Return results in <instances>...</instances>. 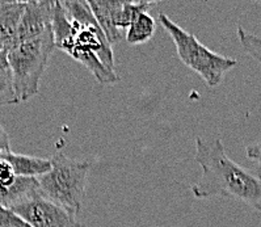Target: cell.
Listing matches in <instances>:
<instances>
[{"label": "cell", "instance_id": "1", "mask_svg": "<svg viewBox=\"0 0 261 227\" xmlns=\"http://www.w3.org/2000/svg\"><path fill=\"white\" fill-rule=\"evenodd\" d=\"M56 47L83 65L98 83L113 84L120 80L114 68L111 42L84 0L56 2L53 17Z\"/></svg>", "mask_w": 261, "mask_h": 227}, {"label": "cell", "instance_id": "2", "mask_svg": "<svg viewBox=\"0 0 261 227\" xmlns=\"http://www.w3.org/2000/svg\"><path fill=\"white\" fill-rule=\"evenodd\" d=\"M194 159L202 168L200 180L191 188L197 198L237 199L261 213V173L233 162L219 138H196Z\"/></svg>", "mask_w": 261, "mask_h": 227}, {"label": "cell", "instance_id": "3", "mask_svg": "<svg viewBox=\"0 0 261 227\" xmlns=\"http://www.w3.org/2000/svg\"><path fill=\"white\" fill-rule=\"evenodd\" d=\"M50 162L51 169L38 178L41 193L76 215L82 210L86 196L89 163L71 159L62 153L54 154Z\"/></svg>", "mask_w": 261, "mask_h": 227}, {"label": "cell", "instance_id": "4", "mask_svg": "<svg viewBox=\"0 0 261 227\" xmlns=\"http://www.w3.org/2000/svg\"><path fill=\"white\" fill-rule=\"evenodd\" d=\"M53 28L37 38L17 43L8 54L15 91L20 103L28 102L40 91L42 75L56 50Z\"/></svg>", "mask_w": 261, "mask_h": 227}, {"label": "cell", "instance_id": "5", "mask_svg": "<svg viewBox=\"0 0 261 227\" xmlns=\"http://www.w3.org/2000/svg\"><path fill=\"white\" fill-rule=\"evenodd\" d=\"M159 21L172 38L178 58L200 75L209 87H218L228 71L237 66V59L221 56L206 47L194 34L182 29L166 13H160Z\"/></svg>", "mask_w": 261, "mask_h": 227}, {"label": "cell", "instance_id": "6", "mask_svg": "<svg viewBox=\"0 0 261 227\" xmlns=\"http://www.w3.org/2000/svg\"><path fill=\"white\" fill-rule=\"evenodd\" d=\"M93 16L101 27L111 45L122 38V31L130 27L137 16L147 12L155 3L151 2H98L88 0Z\"/></svg>", "mask_w": 261, "mask_h": 227}, {"label": "cell", "instance_id": "7", "mask_svg": "<svg viewBox=\"0 0 261 227\" xmlns=\"http://www.w3.org/2000/svg\"><path fill=\"white\" fill-rule=\"evenodd\" d=\"M11 210L21 217L31 227H82L76 215L43 196L13 206Z\"/></svg>", "mask_w": 261, "mask_h": 227}, {"label": "cell", "instance_id": "8", "mask_svg": "<svg viewBox=\"0 0 261 227\" xmlns=\"http://www.w3.org/2000/svg\"><path fill=\"white\" fill-rule=\"evenodd\" d=\"M54 10H56V2H50V0L27 2L21 21H20L17 43L40 37L49 29H51Z\"/></svg>", "mask_w": 261, "mask_h": 227}, {"label": "cell", "instance_id": "9", "mask_svg": "<svg viewBox=\"0 0 261 227\" xmlns=\"http://www.w3.org/2000/svg\"><path fill=\"white\" fill-rule=\"evenodd\" d=\"M27 2H0V50L10 54L17 43L20 21Z\"/></svg>", "mask_w": 261, "mask_h": 227}, {"label": "cell", "instance_id": "10", "mask_svg": "<svg viewBox=\"0 0 261 227\" xmlns=\"http://www.w3.org/2000/svg\"><path fill=\"white\" fill-rule=\"evenodd\" d=\"M38 196H42L38 178L16 176L12 184L0 188V205L12 209Z\"/></svg>", "mask_w": 261, "mask_h": 227}, {"label": "cell", "instance_id": "11", "mask_svg": "<svg viewBox=\"0 0 261 227\" xmlns=\"http://www.w3.org/2000/svg\"><path fill=\"white\" fill-rule=\"evenodd\" d=\"M0 158L10 163L12 166L16 176H24V178H41L51 169L50 159L43 158L29 157L22 154H16L12 151L0 153Z\"/></svg>", "mask_w": 261, "mask_h": 227}, {"label": "cell", "instance_id": "12", "mask_svg": "<svg viewBox=\"0 0 261 227\" xmlns=\"http://www.w3.org/2000/svg\"><path fill=\"white\" fill-rule=\"evenodd\" d=\"M156 21L148 12H143L134 19L126 31V42L129 45H142L154 37Z\"/></svg>", "mask_w": 261, "mask_h": 227}, {"label": "cell", "instance_id": "13", "mask_svg": "<svg viewBox=\"0 0 261 227\" xmlns=\"http://www.w3.org/2000/svg\"><path fill=\"white\" fill-rule=\"evenodd\" d=\"M19 103L15 91L12 71L10 67L0 70V107L19 104Z\"/></svg>", "mask_w": 261, "mask_h": 227}, {"label": "cell", "instance_id": "14", "mask_svg": "<svg viewBox=\"0 0 261 227\" xmlns=\"http://www.w3.org/2000/svg\"><path fill=\"white\" fill-rule=\"evenodd\" d=\"M238 38L244 52L260 63L261 66V37L247 32L243 27H238Z\"/></svg>", "mask_w": 261, "mask_h": 227}, {"label": "cell", "instance_id": "15", "mask_svg": "<svg viewBox=\"0 0 261 227\" xmlns=\"http://www.w3.org/2000/svg\"><path fill=\"white\" fill-rule=\"evenodd\" d=\"M0 227H31L10 208L0 205Z\"/></svg>", "mask_w": 261, "mask_h": 227}, {"label": "cell", "instance_id": "16", "mask_svg": "<svg viewBox=\"0 0 261 227\" xmlns=\"http://www.w3.org/2000/svg\"><path fill=\"white\" fill-rule=\"evenodd\" d=\"M246 155L249 160L257 164L261 172V141L257 143H252L246 147Z\"/></svg>", "mask_w": 261, "mask_h": 227}, {"label": "cell", "instance_id": "17", "mask_svg": "<svg viewBox=\"0 0 261 227\" xmlns=\"http://www.w3.org/2000/svg\"><path fill=\"white\" fill-rule=\"evenodd\" d=\"M11 151V139L8 133L3 128V125H0V153H7Z\"/></svg>", "mask_w": 261, "mask_h": 227}, {"label": "cell", "instance_id": "18", "mask_svg": "<svg viewBox=\"0 0 261 227\" xmlns=\"http://www.w3.org/2000/svg\"><path fill=\"white\" fill-rule=\"evenodd\" d=\"M8 54L3 50H0V70H4V68H8Z\"/></svg>", "mask_w": 261, "mask_h": 227}, {"label": "cell", "instance_id": "19", "mask_svg": "<svg viewBox=\"0 0 261 227\" xmlns=\"http://www.w3.org/2000/svg\"><path fill=\"white\" fill-rule=\"evenodd\" d=\"M260 227H261V222H260Z\"/></svg>", "mask_w": 261, "mask_h": 227}]
</instances>
